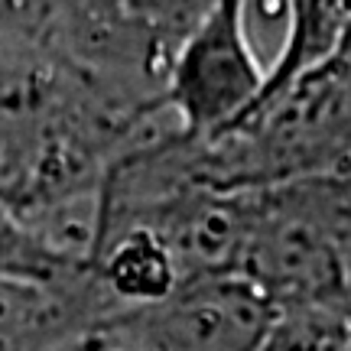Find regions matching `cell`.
<instances>
[{
	"mask_svg": "<svg viewBox=\"0 0 351 351\" xmlns=\"http://www.w3.org/2000/svg\"><path fill=\"white\" fill-rule=\"evenodd\" d=\"M189 150L195 176L218 192L270 189L351 166V13L326 59L296 75L270 65L238 124L189 140Z\"/></svg>",
	"mask_w": 351,
	"mask_h": 351,
	"instance_id": "obj_1",
	"label": "cell"
},
{
	"mask_svg": "<svg viewBox=\"0 0 351 351\" xmlns=\"http://www.w3.org/2000/svg\"><path fill=\"white\" fill-rule=\"evenodd\" d=\"M345 238L328 176L247 189L234 274L276 313L345 306Z\"/></svg>",
	"mask_w": 351,
	"mask_h": 351,
	"instance_id": "obj_2",
	"label": "cell"
},
{
	"mask_svg": "<svg viewBox=\"0 0 351 351\" xmlns=\"http://www.w3.org/2000/svg\"><path fill=\"white\" fill-rule=\"evenodd\" d=\"M247 20L251 3L215 0L182 39L160 98V111L182 137L225 134L257 98L267 69L254 52Z\"/></svg>",
	"mask_w": 351,
	"mask_h": 351,
	"instance_id": "obj_3",
	"label": "cell"
},
{
	"mask_svg": "<svg viewBox=\"0 0 351 351\" xmlns=\"http://www.w3.org/2000/svg\"><path fill=\"white\" fill-rule=\"evenodd\" d=\"M276 319L238 276H199L160 302L104 313L88 332L124 351H261Z\"/></svg>",
	"mask_w": 351,
	"mask_h": 351,
	"instance_id": "obj_4",
	"label": "cell"
},
{
	"mask_svg": "<svg viewBox=\"0 0 351 351\" xmlns=\"http://www.w3.org/2000/svg\"><path fill=\"white\" fill-rule=\"evenodd\" d=\"M85 276V263L65 257L33 225L0 205V283L62 289Z\"/></svg>",
	"mask_w": 351,
	"mask_h": 351,
	"instance_id": "obj_5",
	"label": "cell"
},
{
	"mask_svg": "<svg viewBox=\"0 0 351 351\" xmlns=\"http://www.w3.org/2000/svg\"><path fill=\"white\" fill-rule=\"evenodd\" d=\"M261 351H351L348 306L280 313Z\"/></svg>",
	"mask_w": 351,
	"mask_h": 351,
	"instance_id": "obj_6",
	"label": "cell"
},
{
	"mask_svg": "<svg viewBox=\"0 0 351 351\" xmlns=\"http://www.w3.org/2000/svg\"><path fill=\"white\" fill-rule=\"evenodd\" d=\"M59 351H124V348H114L108 341H101L98 335H91V332H82L78 339H72L69 345H62Z\"/></svg>",
	"mask_w": 351,
	"mask_h": 351,
	"instance_id": "obj_7",
	"label": "cell"
},
{
	"mask_svg": "<svg viewBox=\"0 0 351 351\" xmlns=\"http://www.w3.org/2000/svg\"><path fill=\"white\" fill-rule=\"evenodd\" d=\"M345 7H348V3H345ZM348 13H351V7H348Z\"/></svg>",
	"mask_w": 351,
	"mask_h": 351,
	"instance_id": "obj_8",
	"label": "cell"
}]
</instances>
